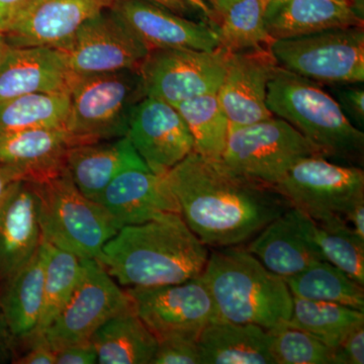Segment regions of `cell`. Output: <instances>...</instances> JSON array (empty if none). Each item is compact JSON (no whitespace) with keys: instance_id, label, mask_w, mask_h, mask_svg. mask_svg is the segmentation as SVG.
<instances>
[{"instance_id":"obj_28","label":"cell","mask_w":364,"mask_h":364,"mask_svg":"<svg viewBox=\"0 0 364 364\" xmlns=\"http://www.w3.org/2000/svg\"><path fill=\"white\" fill-rule=\"evenodd\" d=\"M287 325L309 333L334 349L354 329L364 325V312L339 304L293 296V312Z\"/></svg>"},{"instance_id":"obj_3","label":"cell","mask_w":364,"mask_h":364,"mask_svg":"<svg viewBox=\"0 0 364 364\" xmlns=\"http://www.w3.org/2000/svg\"><path fill=\"white\" fill-rule=\"evenodd\" d=\"M202 277L222 320L270 330L291 318L293 294L286 280L242 246L210 252Z\"/></svg>"},{"instance_id":"obj_19","label":"cell","mask_w":364,"mask_h":364,"mask_svg":"<svg viewBox=\"0 0 364 364\" xmlns=\"http://www.w3.org/2000/svg\"><path fill=\"white\" fill-rule=\"evenodd\" d=\"M37 182H14L0 203V286L33 257L42 243Z\"/></svg>"},{"instance_id":"obj_23","label":"cell","mask_w":364,"mask_h":364,"mask_svg":"<svg viewBox=\"0 0 364 364\" xmlns=\"http://www.w3.org/2000/svg\"><path fill=\"white\" fill-rule=\"evenodd\" d=\"M65 169L76 188L92 200L122 172L150 170L128 136L72 146L67 151Z\"/></svg>"},{"instance_id":"obj_13","label":"cell","mask_w":364,"mask_h":364,"mask_svg":"<svg viewBox=\"0 0 364 364\" xmlns=\"http://www.w3.org/2000/svg\"><path fill=\"white\" fill-rule=\"evenodd\" d=\"M59 51L76 76L139 69L150 52L109 9L86 21Z\"/></svg>"},{"instance_id":"obj_35","label":"cell","mask_w":364,"mask_h":364,"mask_svg":"<svg viewBox=\"0 0 364 364\" xmlns=\"http://www.w3.org/2000/svg\"><path fill=\"white\" fill-rule=\"evenodd\" d=\"M267 331L275 364H333L332 349L309 333L287 324Z\"/></svg>"},{"instance_id":"obj_34","label":"cell","mask_w":364,"mask_h":364,"mask_svg":"<svg viewBox=\"0 0 364 364\" xmlns=\"http://www.w3.org/2000/svg\"><path fill=\"white\" fill-rule=\"evenodd\" d=\"M314 236L326 260L364 287V241L346 220L315 222Z\"/></svg>"},{"instance_id":"obj_43","label":"cell","mask_w":364,"mask_h":364,"mask_svg":"<svg viewBox=\"0 0 364 364\" xmlns=\"http://www.w3.org/2000/svg\"><path fill=\"white\" fill-rule=\"evenodd\" d=\"M16 342L9 328H7L6 318L0 306V363H6L7 361L14 360V350H16Z\"/></svg>"},{"instance_id":"obj_33","label":"cell","mask_w":364,"mask_h":364,"mask_svg":"<svg viewBox=\"0 0 364 364\" xmlns=\"http://www.w3.org/2000/svg\"><path fill=\"white\" fill-rule=\"evenodd\" d=\"M43 242L46 250L44 306L37 333L30 343L42 336L48 326L65 306L81 274L80 258Z\"/></svg>"},{"instance_id":"obj_40","label":"cell","mask_w":364,"mask_h":364,"mask_svg":"<svg viewBox=\"0 0 364 364\" xmlns=\"http://www.w3.org/2000/svg\"><path fill=\"white\" fill-rule=\"evenodd\" d=\"M151 1L166 7L181 16L200 14L207 18L208 23H215L217 21L214 11L205 0H151Z\"/></svg>"},{"instance_id":"obj_1","label":"cell","mask_w":364,"mask_h":364,"mask_svg":"<svg viewBox=\"0 0 364 364\" xmlns=\"http://www.w3.org/2000/svg\"><path fill=\"white\" fill-rule=\"evenodd\" d=\"M165 176L182 219L208 247L244 245L291 208L273 186L196 151Z\"/></svg>"},{"instance_id":"obj_30","label":"cell","mask_w":364,"mask_h":364,"mask_svg":"<svg viewBox=\"0 0 364 364\" xmlns=\"http://www.w3.org/2000/svg\"><path fill=\"white\" fill-rule=\"evenodd\" d=\"M70 93H37L0 102V138L43 127H65Z\"/></svg>"},{"instance_id":"obj_4","label":"cell","mask_w":364,"mask_h":364,"mask_svg":"<svg viewBox=\"0 0 364 364\" xmlns=\"http://www.w3.org/2000/svg\"><path fill=\"white\" fill-rule=\"evenodd\" d=\"M267 107L284 119L325 158L363 164L364 134L351 123L336 98L318 83L277 66L268 83Z\"/></svg>"},{"instance_id":"obj_25","label":"cell","mask_w":364,"mask_h":364,"mask_svg":"<svg viewBox=\"0 0 364 364\" xmlns=\"http://www.w3.org/2000/svg\"><path fill=\"white\" fill-rule=\"evenodd\" d=\"M46 250L39 248L21 269L0 286V306L16 345L35 337L44 306Z\"/></svg>"},{"instance_id":"obj_42","label":"cell","mask_w":364,"mask_h":364,"mask_svg":"<svg viewBox=\"0 0 364 364\" xmlns=\"http://www.w3.org/2000/svg\"><path fill=\"white\" fill-rule=\"evenodd\" d=\"M33 0H0V33H4L11 21Z\"/></svg>"},{"instance_id":"obj_31","label":"cell","mask_w":364,"mask_h":364,"mask_svg":"<svg viewBox=\"0 0 364 364\" xmlns=\"http://www.w3.org/2000/svg\"><path fill=\"white\" fill-rule=\"evenodd\" d=\"M188 124L195 151L208 159L222 161L229 136V119L217 93H208L176 105Z\"/></svg>"},{"instance_id":"obj_32","label":"cell","mask_w":364,"mask_h":364,"mask_svg":"<svg viewBox=\"0 0 364 364\" xmlns=\"http://www.w3.org/2000/svg\"><path fill=\"white\" fill-rule=\"evenodd\" d=\"M267 0H237L215 23L220 49L236 53L269 48L272 37L264 23Z\"/></svg>"},{"instance_id":"obj_46","label":"cell","mask_w":364,"mask_h":364,"mask_svg":"<svg viewBox=\"0 0 364 364\" xmlns=\"http://www.w3.org/2000/svg\"><path fill=\"white\" fill-rule=\"evenodd\" d=\"M205 1L212 7L218 21L220 16L227 11L228 7L233 4L237 0H205Z\"/></svg>"},{"instance_id":"obj_11","label":"cell","mask_w":364,"mask_h":364,"mask_svg":"<svg viewBox=\"0 0 364 364\" xmlns=\"http://www.w3.org/2000/svg\"><path fill=\"white\" fill-rule=\"evenodd\" d=\"M124 289L134 311L157 341L198 340L205 327L221 318L202 275L179 284Z\"/></svg>"},{"instance_id":"obj_17","label":"cell","mask_w":364,"mask_h":364,"mask_svg":"<svg viewBox=\"0 0 364 364\" xmlns=\"http://www.w3.org/2000/svg\"><path fill=\"white\" fill-rule=\"evenodd\" d=\"M112 13L151 50L213 51L219 47L215 25L188 20L151 0H117Z\"/></svg>"},{"instance_id":"obj_16","label":"cell","mask_w":364,"mask_h":364,"mask_svg":"<svg viewBox=\"0 0 364 364\" xmlns=\"http://www.w3.org/2000/svg\"><path fill=\"white\" fill-rule=\"evenodd\" d=\"M277 66L269 48L229 54L226 73L217 95L230 128L274 117L267 107V88Z\"/></svg>"},{"instance_id":"obj_9","label":"cell","mask_w":364,"mask_h":364,"mask_svg":"<svg viewBox=\"0 0 364 364\" xmlns=\"http://www.w3.org/2000/svg\"><path fill=\"white\" fill-rule=\"evenodd\" d=\"M291 207L315 222L347 215L364 202V172L354 165H342L322 156L304 158L273 186Z\"/></svg>"},{"instance_id":"obj_39","label":"cell","mask_w":364,"mask_h":364,"mask_svg":"<svg viewBox=\"0 0 364 364\" xmlns=\"http://www.w3.org/2000/svg\"><path fill=\"white\" fill-rule=\"evenodd\" d=\"M55 351V364L97 363V352L90 342L67 345Z\"/></svg>"},{"instance_id":"obj_12","label":"cell","mask_w":364,"mask_h":364,"mask_svg":"<svg viewBox=\"0 0 364 364\" xmlns=\"http://www.w3.org/2000/svg\"><path fill=\"white\" fill-rule=\"evenodd\" d=\"M229 53L167 48L151 50L139 68L145 97L176 105L217 93L226 73Z\"/></svg>"},{"instance_id":"obj_24","label":"cell","mask_w":364,"mask_h":364,"mask_svg":"<svg viewBox=\"0 0 364 364\" xmlns=\"http://www.w3.org/2000/svg\"><path fill=\"white\" fill-rule=\"evenodd\" d=\"M264 23L273 41L363 26L348 0H267Z\"/></svg>"},{"instance_id":"obj_37","label":"cell","mask_w":364,"mask_h":364,"mask_svg":"<svg viewBox=\"0 0 364 364\" xmlns=\"http://www.w3.org/2000/svg\"><path fill=\"white\" fill-rule=\"evenodd\" d=\"M333 364L364 363V325L354 329L336 347L332 349Z\"/></svg>"},{"instance_id":"obj_2","label":"cell","mask_w":364,"mask_h":364,"mask_svg":"<svg viewBox=\"0 0 364 364\" xmlns=\"http://www.w3.org/2000/svg\"><path fill=\"white\" fill-rule=\"evenodd\" d=\"M210 251L181 214L167 213L122 227L107 242L98 262L124 289L179 284L200 277Z\"/></svg>"},{"instance_id":"obj_26","label":"cell","mask_w":364,"mask_h":364,"mask_svg":"<svg viewBox=\"0 0 364 364\" xmlns=\"http://www.w3.org/2000/svg\"><path fill=\"white\" fill-rule=\"evenodd\" d=\"M198 344L202 364H275L269 333L258 325L220 318L205 327Z\"/></svg>"},{"instance_id":"obj_36","label":"cell","mask_w":364,"mask_h":364,"mask_svg":"<svg viewBox=\"0 0 364 364\" xmlns=\"http://www.w3.org/2000/svg\"><path fill=\"white\" fill-rule=\"evenodd\" d=\"M151 364H202L198 340L169 338L159 340Z\"/></svg>"},{"instance_id":"obj_20","label":"cell","mask_w":364,"mask_h":364,"mask_svg":"<svg viewBox=\"0 0 364 364\" xmlns=\"http://www.w3.org/2000/svg\"><path fill=\"white\" fill-rule=\"evenodd\" d=\"M105 208L119 229L143 224L181 208L166 176L150 170L129 169L114 177L95 200Z\"/></svg>"},{"instance_id":"obj_48","label":"cell","mask_w":364,"mask_h":364,"mask_svg":"<svg viewBox=\"0 0 364 364\" xmlns=\"http://www.w3.org/2000/svg\"><path fill=\"white\" fill-rule=\"evenodd\" d=\"M11 46L7 44L6 41L4 40V36L0 33V62L4 58L7 51H9Z\"/></svg>"},{"instance_id":"obj_18","label":"cell","mask_w":364,"mask_h":364,"mask_svg":"<svg viewBox=\"0 0 364 364\" xmlns=\"http://www.w3.org/2000/svg\"><path fill=\"white\" fill-rule=\"evenodd\" d=\"M315 221L291 207L263 228L246 247L268 270L291 277L326 260L314 236Z\"/></svg>"},{"instance_id":"obj_45","label":"cell","mask_w":364,"mask_h":364,"mask_svg":"<svg viewBox=\"0 0 364 364\" xmlns=\"http://www.w3.org/2000/svg\"><path fill=\"white\" fill-rule=\"evenodd\" d=\"M346 221L350 225L354 233L364 241V202L359 203L347 215Z\"/></svg>"},{"instance_id":"obj_6","label":"cell","mask_w":364,"mask_h":364,"mask_svg":"<svg viewBox=\"0 0 364 364\" xmlns=\"http://www.w3.org/2000/svg\"><path fill=\"white\" fill-rule=\"evenodd\" d=\"M144 97L139 69L76 76L65 128L85 143L127 136Z\"/></svg>"},{"instance_id":"obj_21","label":"cell","mask_w":364,"mask_h":364,"mask_svg":"<svg viewBox=\"0 0 364 364\" xmlns=\"http://www.w3.org/2000/svg\"><path fill=\"white\" fill-rule=\"evenodd\" d=\"M75 78L59 50L11 47L0 62V102L37 93H70Z\"/></svg>"},{"instance_id":"obj_44","label":"cell","mask_w":364,"mask_h":364,"mask_svg":"<svg viewBox=\"0 0 364 364\" xmlns=\"http://www.w3.org/2000/svg\"><path fill=\"white\" fill-rule=\"evenodd\" d=\"M25 179L18 170L0 165V203L14 182Z\"/></svg>"},{"instance_id":"obj_38","label":"cell","mask_w":364,"mask_h":364,"mask_svg":"<svg viewBox=\"0 0 364 364\" xmlns=\"http://www.w3.org/2000/svg\"><path fill=\"white\" fill-rule=\"evenodd\" d=\"M337 90V102L343 109L351 123L358 126L364 124V90L360 87L350 86Z\"/></svg>"},{"instance_id":"obj_41","label":"cell","mask_w":364,"mask_h":364,"mask_svg":"<svg viewBox=\"0 0 364 364\" xmlns=\"http://www.w3.org/2000/svg\"><path fill=\"white\" fill-rule=\"evenodd\" d=\"M14 360L16 364H55V351L44 340H36L28 345L25 353Z\"/></svg>"},{"instance_id":"obj_7","label":"cell","mask_w":364,"mask_h":364,"mask_svg":"<svg viewBox=\"0 0 364 364\" xmlns=\"http://www.w3.org/2000/svg\"><path fill=\"white\" fill-rule=\"evenodd\" d=\"M312 156L324 155L291 124L274 116L230 128L222 162L235 173L274 186L299 160Z\"/></svg>"},{"instance_id":"obj_29","label":"cell","mask_w":364,"mask_h":364,"mask_svg":"<svg viewBox=\"0 0 364 364\" xmlns=\"http://www.w3.org/2000/svg\"><path fill=\"white\" fill-rule=\"evenodd\" d=\"M284 280L294 296L339 304L364 312V287L329 261H320Z\"/></svg>"},{"instance_id":"obj_14","label":"cell","mask_w":364,"mask_h":364,"mask_svg":"<svg viewBox=\"0 0 364 364\" xmlns=\"http://www.w3.org/2000/svg\"><path fill=\"white\" fill-rule=\"evenodd\" d=\"M127 136L150 171L159 176L195 151L181 112L158 98L146 97L136 105Z\"/></svg>"},{"instance_id":"obj_47","label":"cell","mask_w":364,"mask_h":364,"mask_svg":"<svg viewBox=\"0 0 364 364\" xmlns=\"http://www.w3.org/2000/svg\"><path fill=\"white\" fill-rule=\"evenodd\" d=\"M352 11L359 20L364 21V0H348Z\"/></svg>"},{"instance_id":"obj_5","label":"cell","mask_w":364,"mask_h":364,"mask_svg":"<svg viewBox=\"0 0 364 364\" xmlns=\"http://www.w3.org/2000/svg\"><path fill=\"white\" fill-rule=\"evenodd\" d=\"M37 184L43 240L80 259H97L119 230L111 215L76 188L66 169Z\"/></svg>"},{"instance_id":"obj_15","label":"cell","mask_w":364,"mask_h":364,"mask_svg":"<svg viewBox=\"0 0 364 364\" xmlns=\"http://www.w3.org/2000/svg\"><path fill=\"white\" fill-rule=\"evenodd\" d=\"M117 0H33L7 26L4 40L13 48L62 50L86 21L111 9Z\"/></svg>"},{"instance_id":"obj_10","label":"cell","mask_w":364,"mask_h":364,"mask_svg":"<svg viewBox=\"0 0 364 364\" xmlns=\"http://www.w3.org/2000/svg\"><path fill=\"white\" fill-rule=\"evenodd\" d=\"M132 309L126 289L97 259H81L80 279L71 298L37 340H44L53 350L87 343L107 320Z\"/></svg>"},{"instance_id":"obj_8","label":"cell","mask_w":364,"mask_h":364,"mask_svg":"<svg viewBox=\"0 0 364 364\" xmlns=\"http://www.w3.org/2000/svg\"><path fill=\"white\" fill-rule=\"evenodd\" d=\"M269 50L282 68L317 83L348 85L364 81L363 26L274 40Z\"/></svg>"},{"instance_id":"obj_27","label":"cell","mask_w":364,"mask_h":364,"mask_svg":"<svg viewBox=\"0 0 364 364\" xmlns=\"http://www.w3.org/2000/svg\"><path fill=\"white\" fill-rule=\"evenodd\" d=\"M90 342L100 364H151L158 346L134 309L107 320Z\"/></svg>"},{"instance_id":"obj_22","label":"cell","mask_w":364,"mask_h":364,"mask_svg":"<svg viewBox=\"0 0 364 364\" xmlns=\"http://www.w3.org/2000/svg\"><path fill=\"white\" fill-rule=\"evenodd\" d=\"M82 143L65 127L18 132L0 138V165L18 170L28 181H44L63 171L67 151Z\"/></svg>"}]
</instances>
